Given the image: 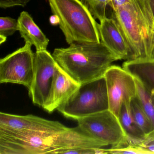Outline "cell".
<instances>
[{
    "label": "cell",
    "instance_id": "cell-1",
    "mask_svg": "<svg viewBox=\"0 0 154 154\" xmlns=\"http://www.w3.org/2000/svg\"><path fill=\"white\" fill-rule=\"evenodd\" d=\"M108 146L79 126L25 136L0 135V154H64L71 149Z\"/></svg>",
    "mask_w": 154,
    "mask_h": 154
},
{
    "label": "cell",
    "instance_id": "cell-2",
    "mask_svg": "<svg viewBox=\"0 0 154 154\" xmlns=\"http://www.w3.org/2000/svg\"><path fill=\"white\" fill-rule=\"evenodd\" d=\"M55 48L52 55L59 66L80 84L104 76L118 57L102 42L75 43Z\"/></svg>",
    "mask_w": 154,
    "mask_h": 154
},
{
    "label": "cell",
    "instance_id": "cell-3",
    "mask_svg": "<svg viewBox=\"0 0 154 154\" xmlns=\"http://www.w3.org/2000/svg\"><path fill=\"white\" fill-rule=\"evenodd\" d=\"M111 16L123 30L134 60H154V15L149 1L131 0Z\"/></svg>",
    "mask_w": 154,
    "mask_h": 154
},
{
    "label": "cell",
    "instance_id": "cell-4",
    "mask_svg": "<svg viewBox=\"0 0 154 154\" xmlns=\"http://www.w3.org/2000/svg\"><path fill=\"white\" fill-rule=\"evenodd\" d=\"M52 13L69 45L100 42L99 24L79 0H48Z\"/></svg>",
    "mask_w": 154,
    "mask_h": 154
},
{
    "label": "cell",
    "instance_id": "cell-5",
    "mask_svg": "<svg viewBox=\"0 0 154 154\" xmlns=\"http://www.w3.org/2000/svg\"><path fill=\"white\" fill-rule=\"evenodd\" d=\"M107 109L109 100L104 76L81 84L57 109L64 117L76 120Z\"/></svg>",
    "mask_w": 154,
    "mask_h": 154
},
{
    "label": "cell",
    "instance_id": "cell-6",
    "mask_svg": "<svg viewBox=\"0 0 154 154\" xmlns=\"http://www.w3.org/2000/svg\"><path fill=\"white\" fill-rule=\"evenodd\" d=\"M78 126L93 137L117 148L128 144L119 118L109 109L77 120Z\"/></svg>",
    "mask_w": 154,
    "mask_h": 154
},
{
    "label": "cell",
    "instance_id": "cell-7",
    "mask_svg": "<svg viewBox=\"0 0 154 154\" xmlns=\"http://www.w3.org/2000/svg\"><path fill=\"white\" fill-rule=\"evenodd\" d=\"M32 45L24 46L0 60V83L18 84L30 89L34 75L35 54Z\"/></svg>",
    "mask_w": 154,
    "mask_h": 154
},
{
    "label": "cell",
    "instance_id": "cell-8",
    "mask_svg": "<svg viewBox=\"0 0 154 154\" xmlns=\"http://www.w3.org/2000/svg\"><path fill=\"white\" fill-rule=\"evenodd\" d=\"M57 64L47 50L35 54L34 77L29 94L33 103L44 109L49 99Z\"/></svg>",
    "mask_w": 154,
    "mask_h": 154
},
{
    "label": "cell",
    "instance_id": "cell-9",
    "mask_svg": "<svg viewBox=\"0 0 154 154\" xmlns=\"http://www.w3.org/2000/svg\"><path fill=\"white\" fill-rule=\"evenodd\" d=\"M109 100V109L119 118L122 103L137 96L135 77L123 67L111 65L104 75Z\"/></svg>",
    "mask_w": 154,
    "mask_h": 154
},
{
    "label": "cell",
    "instance_id": "cell-10",
    "mask_svg": "<svg viewBox=\"0 0 154 154\" xmlns=\"http://www.w3.org/2000/svg\"><path fill=\"white\" fill-rule=\"evenodd\" d=\"M67 128L59 122L49 120L35 115L21 116L0 113V135L25 136L36 132L63 130Z\"/></svg>",
    "mask_w": 154,
    "mask_h": 154
},
{
    "label": "cell",
    "instance_id": "cell-11",
    "mask_svg": "<svg viewBox=\"0 0 154 154\" xmlns=\"http://www.w3.org/2000/svg\"><path fill=\"white\" fill-rule=\"evenodd\" d=\"M100 22L99 29L101 41L119 60H134L132 48L117 20L111 16Z\"/></svg>",
    "mask_w": 154,
    "mask_h": 154
},
{
    "label": "cell",
    "instance_id": "cell-12",
    "mask_svg": "<svg viewBox=\"0 0 154 154\" xmlns=\"http://www.w3.org/2000/svg\"><path fill=\"white\" fill-rule=\"evenodd\" d=\"M80 85L57 64L49 99L44 109L49 113L57 109Z\"/></svg>",
    "mask_w": 154,
    "mask_h": 154
},
{
    "label": "cell",
    "instance_id": "cell-13",
    "mask_svg": "<svg viewBox=\"0 0 154 154\" xmlns=\"http://www.w3.org/2000/svg\"><path fill=\"white\" fill-rule=\"evenodd\" d=\"M18 30L25 42L35 46L36 51L47 50L49 40L26 11H22L18 19Z\"/></svg>",
    "mask_w": 154,
    "mask_h": 154
},
{
    "label": "cell",
    "instance_id": "cell-14",
    "mask_svg": "<svg viewBox=\"0 0 154 154\" xmlns=\"http://www.w3.org/2000/svg\"><path fill=\"white\" fill-rule=\"evenodd\" d=\"M122 67L137 78L154 97V60H130Z\"/></svg>",
    "mask_w": 154,
    "mask_h": 154
},
{
    "label": "cell",
    "instance_id": "cell-15",
    "mask_svg": "<svg viewBox=\"0 0 154 154\" xmlns=\"http://www.w3.org/2000/svg\"><path fill=\"white\" fill-rule=\"evenodd\" d=\"M131 100H127L122 103L119 114L121 125L128 139L141 140L145 134L137 125L131 111Z\"/></svg>",
    "mask_w": 154,
    "mask_h": 154
},
{
    "label": "cell",
    "instance_id": "cell-16",
    "mask_svg": "<svg viewBox=\"0 0 154 154\" xmlns=\"http://www.w3.org/2000/svg\"><path fill=\"white\" fill-rule=\"evenodd\" d=\"M131 111L134 119L139 128L145 135L154 129V126L149 117L143 109L137 97L131 101Z\"/></svg>",
    "mask_w": 154,
    "mask_h": 154
},
{
    "label": "cell",
    "instance_id": "cell-17",
    "mask_svg": "<svg viewBox=\"0 0 154 154\" xmlns=\"http://www.w3.org/2000/svg\"><path fill=\"white\" fill-rule=\"evenodd\" d=\"M137 85V97L154 126V97L148 91L143 84L135 77Z\"/></svg>",
    "mask_w": 154,
    "mask_h": 154
},
{
    "label": "cell",
    "instance_id": "cell-18",
    "mask_svg": "<svg viewBox=\"0 0 154 154\" xmlns=\"http://www.w3.org/2000/svg\"><path fill=\"white\" fill-rule=\"evenodd\" d=\"M89 9L95 19L100 22L107 17L106 9L109 0H79Z\"/></svg>",
    "mask_w": 154,
    "mask_h": 154
},
{
    "label": "cell",
    "instance_id": "cell-19",
    "mask_svg": "<svg viewBox=\"0 0 154 154\" xmlns=\"http://www.w3.org/2000/svg\"><path fill=\"white\" fill-rule=\"evenodd\" d=\"M18 30V20L10 17L0 18V35L8 37Z\"/></svg>",
    "mask_w": 154,
    "mask_h": 154
},
{
    "label": "cell",
    "instance_id": "cell-20",
    "mask_svg": "<svg viewBox=\"0 0 154 154\" xmlns=\"http://www.w3.org/2000/svg\"><path fill=\"white\" fill-rule=\"evenodd\" d=\"M104 154H147L152 153L140 146L128 144L117 148L104 149Z\"/></svg>",
    "mask_w": 154,
    "mask_h": 154
},
{
    "label": "cell",
    "instance_id": "cell-21",
    "mask_svg": "<svg viewBox=\"0 0 154 154\" xmlns=\"http://www.w3.org/2000/svg\"><path fill=\"white\" fill-rule=\"evenodd\" d=\"M30 0H0V8L7 9L20 6L25 7Z\"/></svg>",
    "mask_w": 154,
    "mask_h": 154
},
{
    "label": "cell",
    "instance_id": "cell-22",
    "mask_svg": "<svg viewBox=\"0 0 154 154\" xmlns=\"http://www.w3.org/2000/svg\"><path fill=\"white\" fill-rule=\"evenodd\" d=\"M136 145L141 147L154 145V129L145 135L143 139L137 140L136 142Z\"/></svg>",
    "mask_w": 154,
    "mask_h": 154
},
{
    "label": "cell",
    "instance_id": "cell-23",
    "mask_svg": "<svg viewBox=\"0 0 154 154\" xmlns=\"http://www.w3.org/2000/svg\"><path fill=\"white\" fill-rule=\"evenodd\" d=\"M131 1V0H109V5L113 11H115L119 8L128 4Z\"/></svg>",
    "mask_w": 154,
    "mask_h": 154
},
{
    "label": "cell",
    "instance_id": "cell-24",
    "mask_svg": "<svg viewBox=\"0 0 154 154\" xmlns=\"http://www.w3.org/2000/svg\"><path fill=\"white\" fill-rule=\"evenodd\" d=\"M142 147L144 148L147 150L150 151L152 154H154V145L146 146Z\"/></svg>",
    "mask_w": 154,
    "mask_h": 154
},
{
    "label": "cell",
    "instance_id": "cell-25",
    "mask_svg": "<svg viewBox=\"0 0 154 154\" xmlns=\"http://www.w3.org/2000/svg\"><path fill=\"white\" fill-rule=\"evenodd\" d=\"M149 1L151 10H152V12H153V14L154 15V0H149Z\"/></svg>",
    "mask_w": 154,
    "mask_h": 154
},
{
    "label": "cell",
    "instance_id": "cell-26",
    "mask_svg": "<svg viewBox=\"0 0 154 154\" xmlns=\"http://www.w3.org/2000/svg\"><path fill=\"white\" fill-rule=\"evenodd\" d=\"M7 37L3 36L0 35V44L1 45L2 43H4L6 41V39H7Z\"/></svg>",
    "mask_w": 154,
    "mask_h": 154
}]
</instances>
